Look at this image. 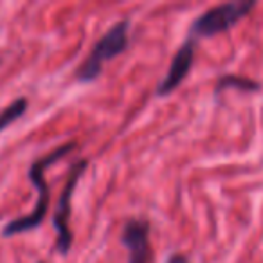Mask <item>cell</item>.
<instances>
[{
  "mask_svg": "<svg viewBox=\"0 0 263 263\" xmlns=\"http://www.w3.org/2000/svg\"><path fill=\"white\" fill-rule=\"evenodd\" d=\"M74 148H76V143L62 144V146H58L56 150H52L51 154L36 159V161L29 166V180L38 191V202L29 215H24V216H20V218H15L6 223L4 229H2V236L11 238V236H16V234L29 233V231L36 229V227H40L42 223H44L45 216H47V211H49V202H51V187H49V182H47V179H45V170L54 164V162H58L60 159L67 157Z\"/></svg>",
  "mask_w": 263,
  "mask_h": 263,
  "instance_id": "6da1fadb",
  "label": "cell"
},
{
  "mask_svg": "<svg viewBox=\"0 0 263 263\" xmlns=\"http://www.w3.org/2000/svg\"><path fill=\"white\" fill-rule=\"evenodd\" d=\"M128 20L117 22L98 40V44L92 47L85 62L78 67L76 80L81 83L96 81L103 72V67L106 62L117 58L128 49Z\"/></svg>",
  "mask_w": 263,
  "mask_h": 263,
  "instance_id": "7a4b0ae2",
  "label": "cell"
},
{
  "mask_svg": "<svg viewBox=\"0 0 263 263\" xmlns=\"http://www.w3.org/2000/svg\"><path fill=\"white\" fill-rule=\"evenodd\" d=\"M254 6L256 2L252 0H241V2H226V4L208 9L191 24V38H211L220 33H226L240 20H243L254 9Z\"/></svg>",
  "mask_w": 263,
  "mask_h": 263,
  "instance_id": "3957f363",
  "label": "cell"
},
{
  "mask_svg": "<svg viewBox=\"0 0 263 263\" xmlns=\"http://www.w3.org/2000/svg\"><path fill=\"white\" fill-rule=\"evenodd\" d=\"M88 162L85 159L76 161L69 170V177H67V182L63 186L62 193H60V200L56 205V211L52 215V226L56 231V249H58L60 254H69L70 245H72V233L69 229V216H70V198L76 190L78 182H80L81 175L87 170Z\"/></svg>",
  "mask_w": 263,
  "mask_h": 263,
  "instance_id": "277c9868",
  "label": "cell"
},
{
  "mask_svg": "<svg viewBox=\"0 0 263 263\" xmlns=\"http://www.w3.org/2000/svg\"><path fill=\"white\" fill-rule=\"evenodd\" d=\"M193 62H195V38L187 36L184 40V44L179 47V51L175 52V56H173L168 72H166L164 80L159 83L155 94L170 96L173 90H177L179 85L187 78L191 67H193Z\"/></svg>",
  "mask_w": 263,
  "mask_h": 263,
  "instance_id": "5b68a950",
  "label": "cell"
},
{
  "mask_svg": "<svg viewBox=\"0 0 263 263\" xmlns=\"http://www.w3.org/2000/svg\"><path fill=\"white\" fill-rule=\"evenodd\" d=\"M121 241L128 249V263L150 261V223L146 220H128L123 227Z\"/></svg>",
  "mask_w": 263,
  "mask_h": 263,
  "instance_id": "8992f818",
  "label": "cell"
},
{
  "mask_svg": "<svg viewBox=\"0 0 263 263\" xmlns=\"http://www.w3.org/2000/svg\"><path fill=\"white\" fill-rule=\"evenodd\" d=\"M27 99L26 98H16L15 101H11L6 106L2 112H0V134L6 130L8 126H11L16 119L24 116V112L27 110Z\"/></svg>",
  "mask_w": 263,
  "mask_h": 263,
  "instance_id": "52a82bcc",
  "label": "cell"
},
{
  "mask_svg": "<svg viewBox=\"0 0 263 263\" xmlns=\"http://www.w3.org/2000/svg\"><path fill=\"white\" fill-rule=\"evenodd\" d=\"M223 88H240V90H258L259 85L256 81L249 80V78H241V76H233V74H223L218 80L216 85V90H223Z\"/></svg>",
  "mask_w": 263,
  "mask_h": 263,
  "instance_id": "ba28073f",
  "label": "cell"
},
{
  "mask_svg": "<svg viewBox=\"0 0 263 263\" xmlns=\"http://www.w3.org/2000/svg\"><path fill=\"white\" fill-rule=\"evenodd\" d=\"M166 263H190V261H187V258L182 254H172L166 259Z\"/></svg>",
  "mask_w": 263,
  "mask_h": 263,
  "instance_id": "9c48e42d",
  "label": "cell"
},
{
  "mask_svg": "<svg viewBox=\"0 0 263 263\" xmlns=\"http://www.w3.org/2000/svg\"><path fill=\"white\" fill-rule=\"evenodd\" d=\"M38 263H44V261H38Z\"/></svg>",
  "mask_w": 263,
  "mask_h": 263,
  "instance_id": "30bf717a",
  "label": "cell"
}]
</instances>
